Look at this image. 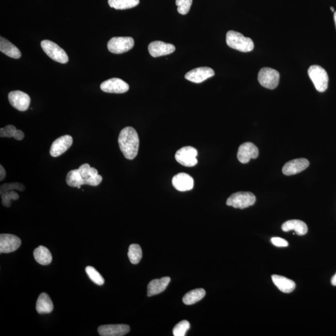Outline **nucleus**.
<instances>
[{"label":"nucleus","mask_w":336,"mask_h":336,"mask_svg":"<svg viewBox=\"0 0 336 336\" xmlns=\"http://www.w3.org/2000/svg\"><path fill=\"white\" fill-rule=\"evenodd\" d=\"M206 295V291L203 288L193 289L184 295L183 302L186 305L195 304L201 301Z\"/></svg>","instance_id":"obj_25"},{"label":"nucleus","mask_w":336,"mask_h":336,"mask_svg":"<svg viewBox=\"0 0 336 336\" xmlns=\"http://www.w3.org/2000/svg\"><path fill=\"white\" fill-rule=\"evenodd\" d=\"M8 100L14 108L21 112L27 111L31 103L30 96L25 92L19 91L10 92Z\"/></svg>","instance_id":"obj_9"},{"label":"nucleus","mask_w":336,"mask_h":336,"mask_svg":"<svg viewBox=\"0 0 336 336\" xmlns=\"http://www.w3.org/2000/svg\"><path fill=\"white\" fill-rule=\"evenodd\" d=\"M272 278L275 286L283 293H290L295 289V282L288 278L277 274H273Z\"/></svg>","instance_id":"obj_20"},{"label":"nucleus","mask_w":336,"mask_h":336,"mask_svg":"<svg viewBox=\"0 0 336 336\" xmlns=\"http://www.w3.org/2000/svg\"><path fill=\"white\" fill-rule=\"evenodd\" d=\"M308 75L316 90L320 92H324L328 89L329 78L323 68L320 65H311L308 69Z\"/></svg>","instance_id":"obj_3"},{"label":"nucleus","mask_w":336,"mask_h":336,"mask_svg":"<svg viewBox=\"0 0 336 336\" xmlns=\"http://www.w3.org/2000/svg\"><path fill=\"white\" fill-rule=\"evenodd\" d=\"M128 256L129 261L132 264H138L142 260L143 256L141 247L135 243L131 244L129 247Z\"/></svg>","instance_id":"obj_27"},{"label":"nucleus","mask_w":336,"mask_h":336,"mask_svg":"<svg viewBox=\"0 0 336 336\" xmlns=\"http://www.w3.org/2000/svg\"><path fill=\"white\" fill-rule=\"evenodd\" d=\"M176 4L177 6V12L184 15L190 12L192 0H176Z\"/></svg>","instance_id":"obj_32"},{"label":"nucleus","mask_w":336,"mask_h":336,"mask_svg":"<svg viewBox=\"0 0 336 336\" xmlns=\"http://www.w3.org/2000/svg\"><path fill=\"white\" fill-rule=\"evenodd\" d=\"M36 308L39 314H49L53 311V303L48 294L42 293L39 295L37 298Z\"/></svg>","instance_id":"obj_21"},{"label":"nucleus","mask_w":336,"mask_h":336,"mask_svg":"<svg viewBox=\"0 0 336 336\" xmlns=\"http://www.w3.org/2000/svg\"><path fill=\"white\" fill-rule=\"evenodd\" d=\"M258 80L261 86L269 89H274L279 84L280 74L272 68L263 67L258 72Z\"/></svg>","instance_id":"obj_6"},{"label":"nucleus","mask_w":336,"mask_h":336,"mask_svg":"<svg viewBox=\"0 0 336 336\" xmlns=\"http://www.w3.org/2000/svg\"><path fill=\"white\" fill-rule=\"evenodd\" d=\"M1 195L2 204L7 208L10 207L11 201H12V200L16 201V200L18 199L19 197V195L17 194L16 192H14V191L12 190L6 191V192L3 193V194Z\"/></svg>","instance_id":"obj_31"},{"label":"nucleus","mask_w":336,"mask_h":336,"mask_svg":"<svg viewBox=\"0 0 336 336\" xmlns=\"http://www.w3.org/2000/svg\"><path fill=\"white\" fill-rule=\"evenodd\" d=\"M139 137L133 127H125L118 137V144L124 157L128 160H133L138 155L139 148Z\"/></svg>","instance_id":"obj_1"},{"label":"nucleus","mask_w":336,"mask_h":336,"mask_svg":"<svg viewBox=\"0 0 336 336\" xmlns=\"http://www.w3.org/2000/svg\"><path fill=\"white\" fill-rule=\"evenodd\" d=\"M175 50L176 48L174 45L159 41H153L148 46L149 54L153 58L166 56V55L173 53Z\"/></svg>","instance_id":"obj_15"},{"label":"nucleus","mask_w":336,"mask_h":336,"mask_svg":"<svg viewBox=\"0 0 336 336\" xmlns=\"http://www.w3.org/2000/svg\"><path fill=\"white\" fill-rule=\"evenodd\" d=\"M140 0H109V4L111 8L116 10H127L137 6Z\"/></svg>","instance_id":"obj_26"},{"label":"nucleus","mask_w":336,"mask_h":336,"mask_svg":"<svg viewBox=\"0 0 336 336\" xmlns=\"http://www.w3.org/2000/svg\"><path fill=\"white\" fill-rule=\"evenodd\" d=\"M215 75L214 70L208 67L196 68L185 75L187 80L194 83H201Z\"/></svg>","instance_id":"obj_14"},{"label":"nucleus","mask_w":336,"mask_h":336,"mask_svg":"<svg viewBox=\"0 0 336 336\" xmlns=\"http://www.w3.org/2000/svg\"><path fill=\"white\" fill-rule=\"evenodd\" d=\"M282 230L284 232L295 230L298 236H304L307 232L306 224L300 220H290L287 221L282 225Z\"/></svg>","instance_id":"obj_23"},{"label":"nucleus","mask_w":336,"mask_h":336,"mask_svg":"<svg viewBox=\"0 0 336 336\" xmlns=\"http://www.w3.org/2000/svg\"><path fill=\"white\" fill-rule=\"evenodd\" d=\"M0 168H1V169H0V170H1L0 171V180L3 181L6 177V171L4 170L3 166H0Z\"/></svg>","instance_id":"obj_36"},{"label":"nucleus","mask_w":336,"mask_h":336,"mask_svg":"<svg viewBox=\"0 0 336 336\" xmlns=\"http://www.w3.org/2000/svg\"><path fill=\"white\" fill-rule=\"evenodd\" d=\"M17 131L16 127L13 125H7L4 128L0 129V137L1 138H15Z\"/></svg>","instance_id":"obj_33"},{"label":"nucleus","mask_w":336,"mask_h":336,"mask_svg":"<svg viewBox=\"0 0 336 336\" xmlns=\"http://www.w3.org/2000/svg\"><path fill=\"white\" fill-rule=\"evenodd\" d=\"M309 165L308 160L305 158H299L287 162L283 167V174L291 176L302 172Z\"/></svg>","instance_id":"obj_17"},{"label":"nucleus","mask_w":336,"mask_h":336,"mask_svg":"<svg viewBox=\"0 0 336 336\" xmlns=\"http://www.w3.org/2000/svg\"><path fill=\"white\" fill-rule=\"evenodd\" d=\"M13 190L23 191L25 190V187L23 184L18 183L4 184L3 185L1 186V194L6 192V191Z\"/></svg>","instance_id":"obj_34"},{"label":"nucleus","mask_w":336,"mask_h":336,"mask_svg":"<svg viewBox=\"0 0 336 336\" xmlns=\"http://www.w3.org/2000/svg\"><path fill=\"white\" fill-rule=\"evenodd\" d=\"M73 144V138L70 135H64L63 137L57 138L52 143L50 149V155L52 157H58L63 155Z\"/></svg>","instance_id":"obj_13"},{"label":"nucleus","mask_w":336,"mask_h":336,"mask_svg":"<svg viewBox=\"0 0 336 336\" xmlns=\"http://www.w3.org/2000/svg\"><path fill=\"white\" fill-rule=\"evenodd\" d=\"M130 331V328L127 324L103 325L98 328V332L101 336H123Z\"/></svg>","instance_id":"obj_16"},{"label":"nucleus","mask_w":336,"mask_h":336,"mask_svg":"<svg viewBox=\"0 0 336 336\" xmlns=\"http://www.w3.org/2000/svg\"><path fill=\"white\" fill-rule=\"evenodd\" d=\"M334 19H335V24H336V12H335V14H334Z\"/></svg>","instance_id":"obj_38"},{"label":"nucleus","mask_w":336,"mask_h":336,"mask_svg":"<svg viewBox=\"0 0 336 336\" xmlns=\"http://www.w3.org/2000/svg\"><path fill=\"white\" fill-rule=\"evenodd\" d=\"M173 186L179 191H188L194 187V179L186 173H181L175 175L172 179Z\"/></svg>","instance_id":"obj_18"},{"label":"nucleus","mask_w":336,"mask_h":336,"mask_svg":"<svg viewBox=\"0 0 336 336\" xmlns=\"http://www.w3.org/2000/svg\"><path fill=\"white\" fill-rule=\"evenodd\" d=\"M331 284H332L333 286H336V273L335 274V275L333 276L332 279H331Z\"/></svg>","instance_id":"obj_37"},{"label":"nucleus","mask_w":336,"mask_h":336,"mask_svg":"<svg viewBox=\"0 0 336 336\" xmlns=\"http://www.w3.org/2000/svg\"><path fill=\"white\" fill-rule=\"evenodd\" d=\"M41 47L52 60L61 64H66L69 61V58L65 50L54 42L44 40L41 42Z\"/></svg>","instance_id":"obj_4"},{"label":"nucleus","mask_w":336,"mask_h":336,"mask_svg":"<svg viewBox=\"0 0 336 336\" xmlns=\"http://www.w3.org/2000/svg\"><path fill=\"white\" fill-rule=\"evenodd\" d=\"M330 8H331V10L333 12H335V9H334V8L332 7V6H331V7Z\"/></svg>","instance_id":"obj_39"},{"label":"nucleus","mask_w":336,"mask_h":336,"mask_svg":"<svg viewBox=\"0 0 336 336\" xmlns=\"http://www.w3.org/2000/svg\"><path fill=\"white\" fill-rule=\"evenodd\" d=\"M257 147L250 142L244 143L239 147L237 158L241 163H248L251 159H256L258 157Z\"/></svg>","instance_id":"obj_12"},{"label":"nucleus","mask_w":336,"mask_h":336,"mask_svg":"<svg viewBox=\"0 0 336 336\" xmlns=\"http://www.w3.org/2000/svg\"><path fill=\"white\" fill-rule=\"evenodd\" d=\"M85 272L87 274L88 276L91 279V280L96 285H103L104 284L105 280L102 276L101 275L99 272L96 270L95 268L91 267H87L85 269Z\"/></svg>","instance_id":"obj_29"},{"label":"nucleus","mask_w":336,"mask_h":336,"mask_svg":"<svg viewBox=\"0 0 336 336\" xmlns=\"http://www.w3.org/2000/svg\"><path fill=\"white\" fill-rule=\"evenodd\" d=\"M135 43L131 37H114L109 41L107 47L113 54H123L133 48Z\"/></svg>","instance_id":"obj_7"},{"label":"nucleus","mask_w":336,"mask_h":336,"mask_svg":"<svg viewBox=\"0 0 336 336\" xmlns=\"http://www.w3.org/2000/svg\"><path fill=\"white\" fill-rule=\"evenodd\" d=\"M170 277H163L160 279H155L149 282L147 289V295L150 297L154 295H158L165 290L170 283Z\"/></svg>","instance_id":"obj_19"},{"label":"nucleus","mask_w":336,"mask_h":336,"mask_svg":"<svg viewBox=\"0 0 336 336\" xmlns=\"http://www.w3.org/2000/svg\"><path fill=\"white\" fill-rule=\"evenodd\" d=\"M100 89L107 93L124 94L129 90V85L122 79L113 78L101 83Z\"/></svg>","instance_id":"obj_11"},{"label":"nucleus","mask_w":336,"mask_h":336,"mask_svg":"<svg viewBox=\"0 0 336 336\" xmlns=\"http://www.w3.org/2000/svg\"><path fill=\"white\" fill-rule=\"evenodd\" d=\"M66 183L68 185L72 188H78V186L83 185V180L78 169L69 171L67 173Z\"/></svg>","instance_id":"obj_28"},{"label":"nucleus","mask_w":336,"mask_h":336,"mask_svg":"<svg viewBox=\"0 0 336 336\" xmlns=\"http://www.w3.org/2000/svg\"><path fill=\"white\" fill-rule=\"evenodd\" d=\"M256 201V197L250 192H238L230 195L227 200V205L234 208H247L253 206Z\"/></svg>","instance_id":"obj_5"},{"label":"nucleus","mask_w":336,"mask_h":336,"mask_svg":"<svg viewBox=\"0 0 336 336\" xmlns=\"http://www.w3.org/2000/svg\"><path fill=\"white\" fill-rule=\"evenodd\" d=\"M34 257L37 262L42 265H49L52 260V255L49 249L42 245L34 250Z\"/></svg>","instance_id":"obj_24"},{"label":"nucleus","mask_w":336,"mask_h":336,"mask_svg":"<svg viewBox=\"0 0 336 336\" xmlns=\"http://www.w3.org/2000/svg\"><path fill=\"white\" fill-rule=\"evenodd\" d=\"M271 241L274 245L278 247H286L288 246V242L286 240L279 237H273L271 239Z\"/></svg>","instance_id":"obj_35"},{"label":"nucleus","mask_w":336,"mask_h":336,"mask_svg":"<svg viewBox=\"0 0 336 336\" xmlns=\"http://www.w3.org/2000/svg\"><path fill=\"white\" fill-rule=\"evenodd\" d=\"M0 50L6 56L13 59H19L21 56V51L18 48L3 37L0 38Z\"/></svg>","instance_id":"obj_22"},{"label":"nucleus","mask_w":336,"mask_h":336,"mask_svg":"<svg viewBox=\"0 0 336 336\" xmlns=\"http://www.w3.org/2000/svg\"><path fill=\"white\" fill-rule=\"evenodd\" d=\"M197 149L192 146H185L179 149L175 155L176 160L186 167H193L197 163Z\"/></svg>","instance_id":"obj_8"},{"label":"nucleus","mask_w":336,"mask_h":336,"mask_svg":"<svg viewBox=\"0 0 336 336\" xmlns=\"http://www.w3.org/2000/svg\"><path fill=\"white\" fill-rule=\"evenodd\" d=\"M190 328V323L188 320H184L176 325L173 333L175 336H184Z\"/></svg>","instance_id":"obj_30"},{"label":"nucleus","mask_w":336,"mask_h":336,"mask_svg":"<svg viewBox=\"0 0 336 336\" xmlns=\"http://www.w3.org/2000/svg\"><path fill=\"white\" fill-rule=\"evenodd\" d=\"M21 244V239L12 234L0 235V253L9 254L16 251Z\"/></svg>","instance_id":"obj_10"},{"label":"nucleus","mask_w":336,"mask_h":336,"mask_svg":"<svg viewBox=\"0 0 336 336\" xmlns=\"http://www.w3.org/2000/svg\"><path fill=\"white\" fill-rule=\"evenodd\" d=\"M226 43L232 49L243 52L252 51L254 48L253 41L240 32L229 31L226 35Z\"/></svg>","instance_id":"obj_2"}]
</instances>
